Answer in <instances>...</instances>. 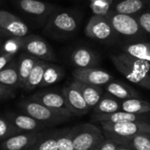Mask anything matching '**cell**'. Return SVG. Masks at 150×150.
<instances>
[{"instance_id": "14", "label": "cell", "mask_w": 150, "mask_h": 150, "mask_svg": "<svg viewBox=\"0 0 150 150\" xmlns=\"http://www.w3.org/2000/svg\"><path fill=\"white\" fill-rule=\"evenodd\" d=\"M5 118L19 133L41 132L47 127L25 113L7 112Z\"/></svg>"}, {"instance_id": "15", "label": "cell", "mask_w": 150, "mask_h": 150, "mask_svg": "<svg viewBox=\"0 0 150 150\" xmlns=\"http://www.w3.org/2000/svg\"><path fill=\"white\" fill-rule=\"evenodd\" d=\"M70 59L76 69L98 68L100 62V57L98 53L84 47H76L72 52Z\"/></svg>"}, {"instance_id": "34", "label": "cell", "mask_w": 150, "mask_h": 150, "mask_svg": "<svg viewBox=\"0 0 150 150\" xmlns=\"http://www.w3.org/2000/svg\"><path fill=\"white\" fill-rule=\"evenodd\" d=\"M121 143L122 142H120L114 139L105 137V140L93 150H117Z\"/></svg>"}, {"instance_id": "5", "label": "cell", "mask_w": 150, "mask_h": 150, "mask_svg": "<svg viewBox=\"0 0 150 150\" xmlns=\"http://www.w3.org/2000/svg\"><path fill=\"white\" fill-rule=\"evenodd\" d=\"M18 106L23 113L31 116L47 127L60 125L69 120V118L47 108L42 104L31 99L30 98L20 101Z\"/></svg>"}, {"instance_id": "32", "label": "cell", "mask_w": 150, "mask_h": 150, "mask_svg": "<svg viewBox=\"0 0 150 150\" xmlns=\"http://www.w3.org/2000/svg\"><path fill=\"white\" fill-rule=\"evenodd\" d=\"M17 134L20 133L11 124L5 116H0V142Z\"/></svg>"}, {"instance_id": "6", "label": "cell", "mask_w": 150, "mask_h": 150, "mask_svg": "<svg viewBox=\"0 0 150 150\" xmlns=\"http://www.w3.org/2000/svg\"><path fill=\"white\" fill-rule=\"evenodd\" d=\"M72 129L75 150H93L105 140L102 129L93 124H80L73 127Z\"/></svg>"}, {"instance_id": "11", "label": "cell", "mask_w": 150, "mask_h": 150, "mask_svg": "<svg viewBox=\"0 0 150 150\" xmlns=\"http://www.w3.org/2000/svg\"><path fill=\"white\" fill-rule=\"evenodd\" d=\"M69 111L76 116H83L90 112V107L86 104L79 90L71 83L64 87L62 91Z\"/></svg>"}, {"instance_id": "35", "label": "cell", "mask_w": 150, "mask_h": 150, "mask_svg": "<svg viewBox=\"0 0 150 150\" xmlns=\"http://www.w3.org/2000/svg\"><path fill=\"white\" fill-rule=\"evenodd\" d=\"M14 97H15L14 89L0 83V101L12 98Z\"/></svg>"}, {"instance_id": "33", "label": "cell", "mask_w": 150, "mask_h": 150, "mask_svg": "<svg viewBox=\"0 0 150 150\" xmlns=\"http://www.w3.org/2000/svg\"><path fill=\"white\" fill-rule=\"evenodd\" d=\"M134 17L145 33L150 35V7L138 13Z\"/></svg>"}, {"instance_id": "28", "label": "cell", "mask_w": 150, "mask_h": 150, "mask_svg": "<svg viewBox=\"0 0 150 150\" xmlns=\"http://www.w3.org/2000/svg\"><path fill=\"white\" fill-rule=\"evenodd\" d=\"M20 39L21 38H11L6 41L4 48L0 49V70L4 69L14 57L18 49H20Z\"/></svg>"}, {"instance_id": "2", "label": "cell", "mask_w": 150, "mask_h": 150, "mask_svg": "<svg viewBox=\"0 0 150 150\" xmlns=\"http://www.w3.org/2000/svg\"><path fill=\"white\" fill-rule=\"evenodd\" d=\"M79 21L76 13L69 10L56 9L47 18L44 32L55 39H66L76 33Z\"/></svg>"}, {"instance_id": "36", "label": "cell", "mask_w": 150, "mask_h": 150, "mask_svg": "<svg viewBox=\"0 0 150 150\" xmlns=\"http://www.w3.org/2000/svg\"><path fill=\"white\" fill-rule=\"evenodd\" d=\"M117 150H135L127 142H124V143H121L120 145V147L118 148Z\"/></svg>"}, {"instance_id": "7", "label": "cell", "mask_w": 150, "mask_h": 150, "mask_svg": "<svg viewBox=\"0 0 150 150\" xmlns=\"http://www.w3.org/2000/svg\"><path fill=\"white\" fill-rule=\"evenodd\" d=\"M20 49L23 52L48 62H54L57 57L52 47L42 38L36 35H27L20 39Z\"/></svg>"}, {"instance_id": "13", "label": "cell", "mask_w": 150, "mask_h": 150, "mask_svg": "<svg viewBox=\"0 0 150 150\" xmlns=\"http://www.w3.org/2000/svg\"><path fill=\"white\" fill-rule=\"evenodd\" d=\"M40 132L20 133L10 136L0 143L1 150H27L38 140Z\"/></svg>"}, {"instance_id": "17", "label": "cell", "mask_w": 150, "mask_h": 150, "mask_svg": "<svg viewBox=\"0 0 150 150\" xmlns=\"http://www.w3.org/2000/svg\"><path fill=\"white\" fill-rule=\"evenodd\" d=\"M73 84L79 90L90 109H93L97 105L104 94V90L101 86L85 83L77 80H74Z\"/></svg>"}, {"instance_id": "1", "label": "cell", "mask_w": 150, "mask_h": 150, "mask_svg": "<svg viewBox=\"0 0 150 150\" xmlns=\"http://www.w3.org/2000/svg\"><path fill=\"white\" fill-rule=\"evenodd\" d=\"M111 60L118 71L129 82L150 91V62L125 52L112 54Z\"/></svg>"}, {"instance_id": "30", "label": "cell", "mask_w": 150, "mask_h": 150, "mask_svg": "<svg viewBox=\"0 0 150 150\" xmlns=\"http://www.w3.org/2000/svg\"><path fill=\"white\" fill-rule=\"evenodd\" d=\"M55 136L59 150H75L73 146V129L67 127L55 130Z\"/></svg>"}, {"instance_id": "3", "label": "cell", "mask_w": 150, "mask_h": 150, "mask_svg": "<svg viewBox=\"0 0 150 150\" xmlns=\"http://www.w3.org/2000/svg\"><path fill=\"white\" fill-rule=\"evenodd\" d=\"M118 36L139 42L147 37L134 16L122 14L110 10L105 15Z\"/></svg>"}, {"instance_id": "27", "label": "cell", "mask_w": 150, "mask_h": 150, "mask_svg": "<svg viewBox=\"0 0 150 150\" xmlns=\"http://www.w3.org/2000/svg\"><path fill=\"white\" fill-rule=\"evenodd\" d=\"M120 110L137 115H142L150 112V103L140 98H129L120 103Z\"/></svg>"}, {"instance_id": "37", "label": "cell", "mask_w": 150, "mask_h": 150, "mask_svg": "<svg viewBox=\"0 0 150 150\" xmlns=\"http://www.w3.org/2000/svg\"><path fill=\"white\" fill-rule=\"evenodd\" d=\"M0 36H4V35H3V33H2L1 32H0Z\"/></svg>"}, {"instance_id": "24", "label": "cell", "mask_w": 150, "mask_h": 150, "mask_svg": "<svg viewBox=\"0 0 150 150\" xmlns=\"http://www.w3.org/2000/svg\"><path fill=\"white\" fill-rule=\"evenodd\" d=\"M64 69L62 67L53 62H47L40 88H45L60 82L64 77Z\"/></svg>"}, {"instance_id": "8", "label": "cell", "mask_w": 150, "mask_h": 150, "mask_svg": "<svg viewBox=\"0 0 150 150\" xmlns=\"http://www.w3.org/2000/svg\"><path fill=\"white\" fill-rule=\"evenodd\" d=\"M85 34L89 38L105 43H112L118 37L107 18L105 15L97 14H94L87 23Z\"/></svg>"}, {"instance_id": "26", "label": "cell", "mask_w": 150, "mask_h": 150, "mask_svg": "<svg viewBox=\"0 0 150 150\" xmlns=\"http://www.w3.org/2000/svg\"><path fill=\"white\" fill-rule=\"evenodd\" d=\"M122 52L150 62V42H130L122 46Z\"/></svg>"}, {"instance_id": "22", "label": "cell", "mask_w": 150, "mask_h": 150, "mask_svg": "<svg viewBox=\"0 0 150 150\" xmlns=\"http://www.w3.org/2000/svg\"><path fill=\"white\" fill-rule=\"evenodd\" d=\"M92 119L98 122H107V123H120L126 121H141L142 120V115L129 113L124 111H118L112 113L107 114H97L93 115Z\"/></svg>"}, {"instance_id": "10", "label": "cell", "mask_w": 150, "mask_h": 150, "mask_svg": "<svg viewBox=\"0 0 150 150\" xmlns=\"http://www.w3.org/2000/svg\"><path fill=\"white\" fill-rule=\"evenodd\" d=\"M0 32L4 36L24 38L27 36L29 28L23 20L14 14L6 11H0Z\"/></svg>"}, {"instance_id": "23", "label": "cell", "mask_w": 150, "mask_h": 150, "mask_svg": "<svg viewBox=\"0 0 150 150\" xmlns=\"http://www.w3.org/2000/svg\"><path fill=\"white\" fill-rule=\"evenodd\" d=\"M47 62H46L43 60H40V59L37 60L32 71L30 72V74L28 76V78H27L24 87L22 88L23 90L29 91H33L36 88L40 87Z\"/></svg>"}, {"instance_id": "19", "label": "cell", "mask_w": 150, "mask_h": 150, "mask_svg": "<svg viewBox=\"0 0 150 150\" xmlns=\"http://www.w3.org/2000/svg\"><path fill=\"white\" fill-rule=\"evenodd\" d=\"M150 7V0H120L110 9L119 13L135 16Z\"/></svg>"}, {"instance_id": "31", "label": "cell", "mask_w": 150, "mask_h": 150, "mask_svg": "<svg viewBox=\"0 0 150 150\" xmlns=\"http://www.w3.org/2000/svg\"><path fill=\"white\" fill-rule=\"evenodd\" d=\"M135 150H150V134H140L127 141Z\"/></svg>"}, {"instance_id": "4", "label": "cell", "mask_w": 150, "mask_h": 150, "mask_svg": "<svg viewBox=\"0 0 150 150\" xmlns=\"http://www.w3.org/2000/svg\"><path fill=\"white\" fill-rule=\"evenodd\" d=\"M100 125L105 137L114 139L122 143L140 134H150V123L144 120L120 123L100 122Z\"/></svg>"}, {"instance_id": "18", "label": "cell", "mask_w": 150, "mask_h": 150, "mask_svg": "<svg viewBox=\"0 0 150 150\" xmlns=\"http://www.w3.org/2000/svg\"><path fill=\"white\" fill-rule=\"evenodd\" d=\"M105 91L108 94L122 101L129 98H140V94L135 89L120 81H111L105 85Z\"/></svg>"}, {"instance_id": "20", "label": "cell", "mask_w": 150, "mask_h": 150, "mask_svg": "<svg viewBox=\"0 0 150 150\" xmlns=\"http://www.w3.org/2000/svg\"><path fill=\"white\" fill-rule=\"evenodd\" d=\"M0 83L12 89L20 88L17 59H12L4 69L0 70Z\"/></svg>"}, {"instance_id": "9", "label": "cell", "mask_w": 150, "mask_h": 150, "mask_svg": "<svg viewBox=\"0 0 150 150\" xmlns=\"http://www.w3.org/2000/svg\"><path fill=\"white\" fill-rule=\"evenodd\" d=\"M31 99L35 100L47 108L70 119L72 117V113L69 111L65 98L62 93L54 91H40L35 92L30 97Z\"/></svg>"}, {"instance_id": "12", "label": "cell", "mask_w": 150, "mask_h": 150, "mask_svg": "<svg viewBox=\"0 0 150 150\" xmlns=\"http://www.w3.org/2000/svg\"><path fill=\"white\" fill-rule=\"evenodd\" d=\"M72 74L75 80L101 87L113 80L110 73L98 68L75 69Z\"/></svg>"}, {"instance_id": "16", "label": "cell", "mask_w": 150, "mask_h": 150, "mask_svg": "<svg viewBox=\"0 0 150 150\" xmlns=\"http://www.w3.org/2000/svg\"><path fill=\"white\" fill-rule=\"evenodd\" d=\"M17 4L24 12L36 17H49L56 9V5L40 0H18Z\"/></svg>"}, {"instance_id": "25", "label": "cell", "mask_w": 150, "mask_h": 150, "mask_svg": "<svg viewBox=\"0 0 150 150\" xmlns=\"http://www.w3.org/2000/svg\"><path fill=\"white\" fill-rule=\"evenodd\" d=\"M120 110V102L114 97L108 94H103L99 102L93 108V115L97 114H107L118 112Z\"/></svg>"}, {"instance_id": "29", "label": "cell", "mask_w": 150, "mask_h": 150, "mask_svg": "<svg viewBox=\"0 0 150 150\" xmlns=\"http://www.w3.org/2000/svg\"><path fill=\"white\" fill-rule=\"evenodd\" d=\"M27 150H59L55 130L51 132H40L37 142Z\"/></svg>"}, {"instance_id": "21", "label": "cell", "mask_w": 150, "mask_h": 150, "mask_svg": "<svg viewBox=\"0 0 150 150\" xmlns=\"http://www.w3.org/2000/svg\"><path fill=\"white\" fill-rule=\"evenodd\" d=\"M37 58L25 53L21 52L18 54L17 57V64H18V72L19 76L20 88L22 89L28 78L30 72L32 71L35 62H37Z\"/></svg>"}]
</instances>
